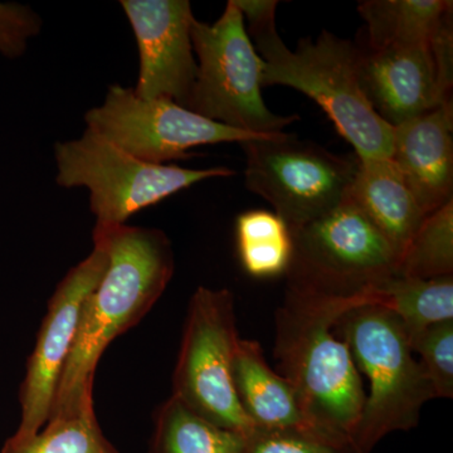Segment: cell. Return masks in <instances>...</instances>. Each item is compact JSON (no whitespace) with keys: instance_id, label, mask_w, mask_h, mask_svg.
<instances>
[{"instance_id":"obj_1","label":"cell","mask_w":453,"mask_h":453,"mask_svg":"<svg viewBox=\"0 0 453 453\" xmlns=\"http://www.w3.org/2000/svg\"><path fill=\"white\" fill-rule=\"evenodd\" d=\"M94 243L109 255L103 279L82 306L50 418L92 412L95 372L107 347L144 319L174 275L168 235L145 226H97Z\"/></svg>"},{"instance_id":"obj_2","label":"cell","mask_w":453,"mask_h":453,"mask_svg":"<svg viewBox=\"0 0 453 453\" xmlns=\"http://www.w3.org/2000/svg\"><path fill=\"white\" fill-rule=\"evenodd\" d=\"M368 297H330L286 290L276 311L273 354L280 374L297 389L320 427L353 436L365 392L348 345L333 332L336 320Z\"/></svg>"},{"instance_id":"obj_3","label":"cell","mask_w":453,"mask_h":453,"mask_svg":"<svg viewBox=\"0 0 453 453\" xmlns=\"http://www.w3.org/2000/svg\"><path fill=\"white\" fill-rule=\"evenodd\" d=\"M264 59L261 86H288L312 98L359 160L392 157L393 127L372 110L359 79V47L324 31L291 50L277 26L249 33Z\"/></svg>"},{"instance_id":"obj_4","label":"cell","mask_w":453,"mask_h":453,"mask_svg":"<svg viewBox=\"0 0 453 453\" xmlns=\"http://www.w3.org/2000/svg\"><path fill=\"white\" fill-rule=\"evenodd\" d=\"M333 332L371 384L351 436L359 451L371 453L387 434L417 427L423 405L436 395L398 316L380 306L360 305L340 316Z\"/></svg>"},{"instance_id":"obj_5","label":"cell","mask_w":453,"mask_h":453,"mask_svg":"<svg viewBox=\"0 0 453 453\" xmlns=\"http://www.w3.org/2000/svg\"><path fill=\"white\" fill-rule=\"evenodd\" d=\"M196 73L187 109L232 129L273 135L283 133L299 116L276 115L261 94L264 59L256 52L242 13L234 0L213 25L192 23Z\"/></svg>"},{"instance_id":"obj_6","label":"cell","mask_w":453,"mask_h":453,"mask_svg":"<svg viewBox=\"0 0 453 453\" xmlns=\"http://www.w3.org/2000/svg\"><path fill=\"white\" fill-rule=\"evenodd\" d=\"M290 231L285 275L290 290L368 297L366 292L398 273L395 250L349 195L324 216Z\"/></svg>"},{"instance_id":"obj_7","label":"cell","mask_w":453,"mask_h":453,"mask_svg":"<svg viewBox=\"0 0 453 453\" xmlns=\"http://www.w3.org/2000/svg\"><path fill=\"white\" fill-rule=\"evenodd\" d=\"M57 184L85 187L97 226H121L134 214L211 178L234 175L225 166L184 169L151 164L86 127L81 138L55 145Z\"/></svg>"},{"instance_id":"obj_8","label":"cell","mask_w":453,"mask_h":453,"mask_svg":"<svg viewBox=\"0 0 453 453\" xmlns=\"http://www.w3.org/2000/svg\"><path fill=\"white\" fill-rule=\"evenodd\" d=\"M244 183L273 205L288 228L306 225L338 207L356 178L357 157H342L292 134L240 142Z\"/></svg>"},{"instance_id":"obj_9","label":"cell","mask_w":453,"mask_h":453,"mask_svg":"<svg viewBox=\"0 0 453 453\" xmlns=\"http://www.w3.org/2000/svg\"><path fill=\"white\" fill-rule=\"evenodd\" d=\"M234 297L226 288H198L188 306L173 395L203 418L251 434L234 383L238 342Z\"/></svg>"},{"instance_id":"obj_10","label":"cell","mask_w":453,"mask_h":453,"mask_svg":"<svg viewBox=\"0 0 453 453\" xmlns=\"http://www.w3.org/2000/svg\"><path fill=\"white\" fill-rule=\"evenodd\" d=\"M85 122L113 145L151 164L186 159L196 146L267 136L208 120L169 98L145 100L120 85L110 86L103 105L88 110Z\"/></svg>"},{"instance_id":"obj_11","label":"cell","mask_w":453,"mask_h":453,"mask_svg":"<svg viewBox=\"0 0 453 453\" xmlns=\"http://www.w3.org/2000/svg\"><path fill=\"white\" fill-rule=\"evenodd\" d=\"M88 257L71 268L57 285L29 357L20 389V425L14 436L37 434L49 422L59 380L73 350L82 306L109 265L103 246L94 243Z\"/></svg>"},{"instance_id":"obj_12","label":"cell","mask_w":453,"mask_h":453,"mask_svg":"<svg viewBox=\"0 0 453 453\" xmlns=\"http://www.w3.org/2000/svg\"><path fill=\"white\" fill-rule=\"evenodd\" d=\"M138 42L139 80L136 96L169 98L187 107L195 83L192 23L188 0H121Z\"/></svg>"},{"instance_id":"obj_13","label":"cell","mask_w":453,"mask_h":453,"mask_svg":"<svg viewBox=\"0 0 453 453\" xmlns=\"http://www.w3.org/2000/svg\"><path fill=\"white\" fill-rule=\"evenodd\" d=\"M359 79L372 110L395 127L451 101L453 65L438 58L432 41L359 49Z\"/></svg>"},{"instance_id":"obj_14","label":"cell","mask_w":453,"mask_h":453,"mask_svg":"<svg viewBox=\"0 0 453 453\" xmlns=\"http://www.w3.org/2000/svg\"><path fill=\"white\" fill-rule=\"evenodd\" d=\"M452 101L393 127L390 159L425 216L452 201Z\"/></svg>"},{"instance_id":"obj_15","label":"cell","mask_w":453,"mask_h":453,"mask_svg":"<svg viewBox=\"0 0 453 453\" xmlns=\"http://www.w3.org/2000/svg\"><path fill=\"white\" fill-rule=\"evenodd\" d=\"M234 383L241 407L253 427L323 428L310 417L291 381L268 365L261 344L256 340L240 339L238 342L234 359Z\"/></svg>"},{"instance_id":"obj_16","label":"cell","mask_w":453,"mask_h":453,"mask_svg":"<svg viewBox=\"0 0 453 453\" xmlns=\"http://www.w3.org/2000/svg\"><path fill=\"white\" fill-rule=\"evenodd\" d=\"M357 162L349 196L401 258L425 213L390 157Z\"/></svg>"},{"instance_id":"obj_17","label":"cell","mask_w":453,"mask_h":453,"mask_svg":"<svg viewBox=\"0 0 453 453\" xmlns=\"http://www.w3.org/2000/svg\"><path fill=\"white\" fill-rule=\"evenodd\" d=\"M447 0H365L357 12L366 26L365 50L429 43L452 19Z\"/></svg>"},{"instance_id":"obj_18","label":"cell","mask_w":453,"mask_h":453,"mask_svg":"<svg viewBox=\"0 0 453 453\" xmlns=\"http://www.w3.org/2000/svg\"><path fill=\"white\" fill-rule=\"evenodd\" d=\"M368 295L371 305L398 316L410 342L432 325L453 320V276L419 280L395 275Z\"/></svg>"},{"instance_id":"obj_19","label":"cell","mask_w":453,"mask_h":453,"mask_svg":"<svg viewBox=\"0 0 453 453\" xmlns=\"http://www.w3.org/2000/svg\"><path fill=\"white\" fill-rule=\"evenodd\" d=\"M249 434L207 421L172 395L155 412L150 453H244Z\"/></svg>"},{"instance_id":"obj_20","label":"cell","mask_w":453,"mask_h":453,"mask_svg":"<svg viewBox=\"0 0 453 453\" xmlns=\"http://www.w3.org/2000/svg\"><path fill=\"white\" fill-rule=\"evenodd\" d=\"M238 256L250 276H285L292 256L291 231L285 220L267 211H250L235 220Z\"/></svg>"},{"instance_id":"obj_21","label":"cell","mask_w":453,"mask_h":453,"mask_svg":"<svg viewBox=\"0 0 453 453\" xmlns=\"http://www.w3.org/2000/svg\"><path fill=\"white\" fill-rule=\"evenodd\" d=\"M453 273V199L422 220L403 255L396 275L434 280Z\"/></svg>"},{"instance_id":"obj_22","label":"cell","mask_w":453,"mask_h":453,"mask_svg":"<svg viewBox=\"0 0 453 453\" xmlns=\"http://www.w3.org/2000/svg\"><path fill=\"white\" fill-rule=\"evenodd\" d=\"M2 453H120L101 431L95 411L50 418L37 434L13 436Z\"/></svg>"},{"instance_id":"obj_23","label":"cell","mask_w":453,"mask_h":453,"mask_svg":"<svg viewBox=\"0 0 453 453\" xmlns=\"http://www.w3.org/2000/svg\"><path fill=\"white\" fill-rule=\"evenodd\" d=\"M244 453H362L350 437L325 428L261 429L249 434Z\"/></svg>"},{"instance_id":"obj_24","label":"cell","mask_w":453,"mask_h":453,"mask_svg":"<svg viewBox=\"0 0 453 453\" xmlns=\"http://www.w3.org/2000/svg\"><path fill=\"white\" fill-rule=\"evenodd\" d=\"M413 353L419 354L436 398L453 396V320L432 325L411 340Z\"/></svg>"},{"instance_id":"obj_25","label":"cell","mask_w":453,"mask_h":453,"mask_svg":"<svg viewBox=\"0 0 453 453\" xmlns=\"http://www.w3.org/2000/svg\"><path fill=\"white\" fill-rule=\"evenodd\" d=\"M41 18L31 8L0 4V53L18 57L25 52L27 41L41 31Z\"/></svg>"}]
</instances>
